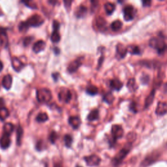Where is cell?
Here are the masks:
<instances>
[{"label":"cell","mask_w":167,"mask_h":167,"mask_svg":"<svg viewBox=\"0 0 167 167\" xmlns=\"http://www.w3.org/2000/svg\"><path fill=\"white\" fill-rule=\"evenodd\" d=\"M115 9H116V6L114 4L112 3L107 2L104 4L105 11H106V13H107V14L109 15L112 14L113 13V12L114 11Z\"/></svg>","instance_id":"24"},{"label":"cell","mask_w":167,"mask_h":167,"mask_svg":"<svg viewBox=\"0 0 167 167\" xmlns=\"http://www.w3.org/2000/svg\"><path fill=\"white\" fill-rule=\"evenodd\" d=\"M52 93L48 89L43 88L37 91V99L39 103H47L52 99Z\"/></svg>","instance_id":"3"},{"label":"cell","mask_w":167,"mask_h":167,"mask_svg":"<svg viewBox=\"0 0 167 167\" xmlns=\"http://www.w3.org/2000/svg\"><path fill=\"white\" fill-rule=\"evenodd\" d=\"M72 97V94L71 91L67 88H63L60 91L58 94V98L60 101L63 103H69Z\"/></svg>","instance_id":"6"},{"label":"cell","mask_w":167,"mask_h":167,"mask_svg":"<svg viewBox=\"0 0 167 167\" xmlns=\"http://www.w3.org/2000/svg\"><path fill=\"white\" fill-rule=\"evenodd\" d=\"M46 47V43L43 40H39L37 41L33 47V50L35 53H39L44 50Z\"/></svg>","instance_id":"18"},{"label":"cell","mask_w":167,"mask_h":167,"mask_svg":"<svg viewBox=\"0 0 167 167\" xmlns=\"http://www.w3.org/2000/svg\"><path fill=\"white\" fill-rule=\"evenodd\" d=\"M135 11L134 7L131 5H127L124 8V15L125 21H130L134 19Z\"/></svg>","instance_id":"8"},{"label":"cell","mask_w":167,"mask_h":167,"mask_svg":"<svg viewBox=\"0 0 167 167\" xmlns=\"http://www.w3.org/2000/svg\"><path fill=\"white\" fill-rule=\"evenodd\" d=\"M63 140L65 146L68 148H70L72 146V144L73 142V139L72 137V136L70 134H65Z\"/></svg>","instance_id":"33"},{"label":"cell","mask_w":167,"mask_h":167,"mask_svg":"<svg viewBox=\"0 0 167 167\" xmlns=\"http://www.w3.org/2000/svg\"><path fill=\"white\" fill-rule=\"evenodd\" d=\"M87 13V8L85 6H83V5H80L78 8L77 9V10L76 11V16H77L78 18H81V17H84L86 15Z\"/></svg>","instance_id":"25"},{"label":"cell","mask_w":167,"mask_h":167,"mask_svg":"<svg viewBox=\"0 0 167 167\" xmlns=\"http://www.w3.org/2000/svg\"><path fill=\"white\" fill-rule=\"evenodd\" d=\"M96 25L97 28L100 30V31H104L107 29V22L105 20L101 17H99L96 20Z\"/></svg>","instance_id":"20"},{"label":"cell","mask_w":167,"mask_h":167,"mask_svg":"<svg viewBox=\"0 0 167 167\" xmlns=\"http://www.w3.org/2000/svg\"><path fill=\"white\" fill-rule=\"evenodd\" d=\"M69 124L74 129H77L81 125L80 118L78 116H71L69 118Z\"/></svg>","instance_id":"17"},{"label":"cell","mask_w":167,"mask_h":167,"mask_svg":"<svg viewBox=\"0 0 167 167\" xmlns=\"http://www.w3.org/2000/svg\"><path fill=\"white\" fill-rule=\"evenodd\" d=\"M136 135L135 133H129L127 135V140H128L129 142L131 143L132 142H133L136 139Z\"/></svg>","instance_id":"39"},{"label":"cell","mask_w":167,"mask_h":167,"mask_svg":"<svg viewBox=\"0 0 167 167\" xmlns=\"http://www.w3.org/2000/svg\"><path fill=\"white\" fill-rule=\"evenodd\" d=\"M122 22L119 20L114 21L111 24V28L114 32H118L122 28Z\"/></svg>","instance_id":"29"},{"label":"cell","mask_w":167,"mask_h":167,"mask_svg":"<svg viewBox=\"0 0 167 167\" xmlns=\"http://www.w3.org/2000/svg\"><path fill=\"white\" fill-rule=\"evenodd\" d=\"M12 83H13V78L11 77V75L10 74L5 75L2 80L3 87L5 89L9 90L11 89L12 86Z\"/></svg>","instance_id":"15"},{"label":"cell","mask_w":167,"mask_h":167,"mask_svg":"<svg viewBox=\"0 0 167 167\" xmlns=\"http://www.w3.org/2000/svg\"><path fill=\"white\" fill-rule=\"evenodd\" d=\"M142 5L144 7H149L151 5V1H147V0H145V1H142Z\"/></svg>","instance_id":"42"},{"label":"cell","mask_w":167,"mask_h":167,"mask_svg":"<svg viewBox=\"0 0 167 167\" xmlns=\"http://www.w3.org/2000/svg\"><path fill=\"white\" fill-rule=\"evenodd\" d=\"M60 35L58 33V29H54V31H53L52 35H51V37H50V39L53 43H58L60 41Z\"/></svg>","instance_id":"35"},{"label":"cell","mask_w":167,"mask_h":167,"mask_svg":"<svg viewBox=\"0 0 167 167\" xmlns=\"http://www.w3.org/2000/svg\"><path fill=\"white\" fill-rule=\"evenodd\" d=\"M3 65L2 63V62L0 61V72H1L3 69Z\"/></svg>","instance_id":"45"},{"label":"cell","mask_w":167,"mask_h":167,"mask_svg":"<svg viewBox=\"0 0 167 167\" xmlns=\"http://www.w3.org/2000/svg\"><path fill=\"white\" fill-rule=\"evenodd\" d=\"M149 45L151 47L157 50L159 54L163 53L167 48V44L164 40V38L162 37H154L151 39L149 42Z\"/></svg>","instance_id":"1"},{"label":"cell","mask_w":167,"mask_h":167,"mask_svg":"<svg viewBox=\"0 0 167 167\" xmlns=\"http://www.w3.org/2000/svg\"><path fill=\"white\" fill-rule=\"evenodd\" d=\"M33 38L32 37H26L24 40V45L25 47H27L33 41Z\"/></svg>","instance_id":"40"},{"label":"cell","mask_w":167,"mask_h":167,"mask_svg":"<svg viewBox=\"0 0 167 167\" xmlns=\"http://www.w3.org/2000/svg\"><path fill=\"white\" fill-rule=\"evenodd\" d=\"M110 86L112 89L116 91L120 90L123 87V83L117 78L112 79L110 82Z\"/></svg>","instance_id":"19"},{"label":"cell","mask_w":167,"mask_h":167,"mask_svg":"<svg viewBox=\"0 0 167 167\" xmlns=\"http://www.w3.org/2000/svg\"><path fill=\"white\" fill-rule=\"evenodd\" d=\"M54 167H63V166L60 163H57L54 164Z\"/></svg>","instance_id":"44"},{"label":"cell","mask_w":167,"mask_h":167,"mask_svg":"<svg viewBox=\"0 0 167 167\" xmlns=\"http://www.w3.org/2000/svg\"><path fill=\"white\" fill-rule=\"evenodd\" d=\"M111 133L112 136V143H114L119 139H121L124 135V129L122 127L119 125H113L112 127Z\"/></svg>","instance_id":"5"},{"label":"cell","mask_w":167,"mask_h":167,"mask_svg":"<svg viewBox=\"0 0 167 167\" xmlns=\"http://www.w3.org/2000/svg\"><path fill=\"white\" fill-rule=\"evenodd\" d=\"M9 116V112L5 107H0V120L4 121Z\"/></svg>","instance_id":"27"},{"label":"cell","mask_w":167,"mask_h":167,"mask_svg":"<svg viewBox=\"0 0 167 167\" xmlns=\"http://www.w3.org/2000/svg\"><path fill=\"white\" fill-rule=\"evenodd\" d=\"M0 162H1V158H0Z\"/></svg>","instance_id":"48"},{"label":"cell","mask_w":167,"mask_h":167,"mask_svg":"<svg viewBox=\"0 0 167 167\" xmlns=\"http://www.w3.org/2000/svg\"><path fill=\"white\" fill-rule=\"evenodd\" d=\"M12 66L15 71L19 72L22 69V68L25 66V65L20 59L17 57H14L12 59Z\"/></svg>","instance_id":"12"},{"label":"cell","mask_w":167,"mask_h":167,"mask_svg":"<svg viewBox=\"0 0 167 167\" xmlns=\"http://www.w3.org/2000/svg\"><path fill=\"white\" fill-rule=\"evenodd\" d=\"M14 125L11 123H7L3 127V134L10 136L14 131Z\"/></svg>","instance_id":"26"},{"label":"cell","mask_w":167,"mask_h":167,"mask_svg":"<svg viewBox=\"0 0 167 167\" xmlns=\"http://www.w3.org/2000/svg\"><path fill=\"white\" fill-rule=\"evenodd\" d=\"M99 92L97 87L94 85H89L86 88V93L90 95H95Z\"/></svg>","instance_id":"32"},{"label":"cell","mask_w":167,"mask_h":167,"mask_svg":"<svg viewBox=\"0 0 167 167\" xmlns=\"http://www.w3.org/2000/svg\"><path fill=\"white\" fill-rule=\"evenodd\" d=\"M3 105H4V100H3V99L0 98V107H3Z\"/></svg>","instance_id":"43"},{"label":"cell","mask_w":167,"mask_h":167,"mask_svg":"<svg viewBox=\"0 0 167 167\" xmlns=\"http://www.w3.org/2000/svg\"><path fill=\"white\" fill-rule=\"evenodd\" d=\"M23 129L20 126H18L17 128V143L18 146L21 145V142H22V136H23Z\"/></svg>","instance_id":"30"},{"label":"cell","mask_w":167,"mask_h":167,"mask_svg":"<svg viewBox=\"0 0 167 167\" xmlns=\"http://www.w3.org/2000/svg\"><path fill=\"white\" fill-rule=\"evenodd\" d=\"M159 157V154L157 153H152L149 154L148 156H147L143 162L142 163V165L144 167H146L152 163H154L155 161L157 160V159Z\"/></svg>","instance_id":"9"},{"label":"cell","mask_w":167,"mask_h":167,"mask_svg":"<svg viewBox=\"0 0 167 167\" xmlns=\"http://www.w3.org/2000/svg\"><path fill=\"white\" fill-rule=\"evenodd\" d=\"M27 7H29L31 9H37V4L33 1H27V2H22Z\"/></svg>","instance_id":"38"},{"label":"cell","mask_w":167,"mask_h":167,"mask_svg":"<svg viewBox=\"0 0 167 167\" xmlns=\"http://www.w3.org/2000/svg\"><path fill=\"white\" fill-rule=\"evenodd\" d=\"M8 44V37H7L6 29L0 28V45L6 47Z\"/></svg>","instance_id":"16"},{"label":"cell","mask_w":167,"mask_h":167,"mask_svg":"<svg viewBox=\"0 0 167 167\" xmlns=\"http://www.w3.org/2000/svg\"><path fill=\"white\" fill-rule=\"evenodd\" d=\"M82 65V62L80 59H75L69 63L67 67V71L70 73H73L78 70L80 66Z\"/></svg>","instance_id":"10"},{"label":"cell","mask_w":167,"mask_h":167,"mask_svg":"<svg viewBox=\"0 0 167 167\" xmlns=\"http://www.w3.org/2000/svg\"><path fill=\"white\" fill-rule=\"evenodd\" d=\"M167 112V104L164 102H159L157 106L155 113L159 116L165 114Z\"/></svg>","instance_id":"13"},{"label":"cell","mask_w":167,"mask_h":167,"mask_svg":"<svg viewBox=\"0 0 167 167\" xmlns=\"http://www.w3.org/2000/svg\"><path fill=\"white\" fill-rule=\"evenodd\" d=\"M136 103L134 102H132L130 104V109L131 111H133V112L136 113V112H137V110H136Z\"/></svg>","instance_id":"41"},{"label":"cell","mask_w":167,"mask_h":167,"mask_svg":"<svg viewBox=\"0 0 167 167\" xmlns=\"http://www.w3.org/2000/svg\"><path fill=\"white\" fill-rule=\"evenodd\" d=\"M131 146L132 144L130 142H128L126 144V145L121 149L118 154L114 157L112 159V164L114 166H118L122 161L124 160V159L127 155V154L129 152L131 149Z\"/></svg>","instance_id":"2"},{"label":"cell","mask_w":167,"mask_h":167,"mask_svg":"<svg viewBox=\"0 0 167 167\" xmlns=\"http://www.w3.org/2000/svg\"><path fill=\"white\" fill-rule=\"evenodd\" d=\"M25 22L26 25L29 28V27H38L44 23V19L39 14L32 15Z\"/></svg>","instance_id":"4"},{"label":"cell","mask_w":167,"mask_h":167,"mask_svg":"<svg viewBox=\"0 0 167 167\" xmlns=\"http://www.w3.org/2000/svg\"><path fill=\"white\" fill-rule=\"evenodd\" d=\"M127 87L129 89V90L131 92H135V91L138 88V86L137 84H136V82L134 78L129 79V80L127 82Z\"/></svg>","instance_id":"23"},{"label":"cell","mask_w":167,"mask_h":167,"mask_svg":"<svg viewBox=\"0 0 167 167\" xmlns=\"http://www.w3.org/2000/svg\"><path fill=\"white\" fill-rule=\"evenodd\" d=\"M116 52H117V56L120 59H122L125 58L128 52H127V48L124 44L119 43L116 46Z\"/></svg>","instance_id":"14"},{"label":"cell","mask_w":167,"mask_h":167,"mask_svg":"<svg viewBox=\"0 0 167 167\" xmlns=\"http://www.w3.org/2000/svg\"><path fill=\"white\" fill-rule=\"evenodd\" d=\"M99 118V110L97 109H95L90 112V113L89 114L87 117V119L89 121H93L98 119Z\"/></svg>","instance_id":"22"},{"label":"cell","mask_w":167,"mask_h":167,"mask_svg":"<svg viewBox=\"0 0 167 167\" xmlns=\"http://www.w3.org/2000/svg\"><path fill=\"white\" fill-rule=\"evenodd\" d=\"M75 167H82V166H79V165H77Z\"/></svg>","instance_id":"47"},{"label":"cell","mask_w":167,"mask_h":167,"mask_svg":"<svg viewBox=\"0 0 167 167\" xmlns=\"http://www.w3.org/2000/svg\"><path fill=\"white\" fill-rule=\"evenodd\" d=\"M114 100V97L111 92H108L103 96V101L107 103L110 104Z\"/></svg>","instance_id":"34"},{"label":"cell","mask_w":167,"mask_h":167,"mask_svg":"<svg viewBox=\"0 0 167 167\" xmlns=\"http://www.w3.org/2000/svg\"><path fill=\"white\" fill-rule=\"evenodd\" d=\"M48 119V116L47 115V114L45 113V112L39 113V114L37 115V116L36 117L37 121V122H39V123L45 122V121H47Z\"/></svg>","instance_id":"28"},{"label":"cell","mask_w":167,"mask_h":167,"mask_svg":"<svg viewBox=\"0 0 167 167\" xmlns=\"http://www.w3.org/2000/svg\"><path fill=\"white\" fill-rule=\"evenodd\" d=\"M58 138V135L57 133L55 131H52L49 135V140L52 144L56 143Z\"/></svg>","instance_id":"36"},{"label":"cell","mask_w":167,"mask_h":167,"mask_svg":"<svg viewBox=\"0 0 167 167\" xmlns=\"http://www.w3.org/2000/svg\"><path fill=\"white\" fill-rule=\"evenodd\" d=\"M127 52H129L131 54H140V50L137 46H134V45H131V46H129L127 48Z\"/></svg>","instance_id":"31"},{"label":"cell","mask_w":167,"mask_h":167,"mask_svg":"<svg viewBox=\"0 0 167 167\" xmlns=\"http://www.w3.org/2000/svg\"><path fill=\"white\" fill-rule=\"evenodd\" d=\"M11 143V140L10 139V136L3 134L0 139V147L3 149H6L8 148Z\"/></svg>","instance_id":"11"},{"label":"cell","mask_w":167,"mask_h":167,"mask_svg":"<svg viewBox=\"0 0 167 167\" xmlns=\"http://www.w3.org/2000/svg\"><path fill=\"white\" fill-rule=\"evenodd\" d=\"M155 89H153L149 94V95L146 97L145 101V108H148L151 104V103H153L155 97Z\"/></svg>","instance_id":"21"},{"label":"cell","mask_w":167,"mask_h":167,"mask_svg":"<svg viewBox=\"0 0 167 167\" xmlns=\"http://www.w3.org/2000/svg\"><path fill=\"white\" fill-rule=\"evenodd\" d=\"M45 143L43 141V140H39L38 141L37 143L36 144V146H35V148L37 151H42L45 149L46 147H45Z\"/></svg>","instance_id":"37"},{"label":"cell","mask_w":167,"mask_h":167,"mask_svg":"<svg viewBox=\"0 0 167 167\" xmlns=\"http://www.w3.org/2000/svg\"><path fill=\"white\" fill-rule=\"evenodd\" d=\"M2 14H3V13H2V11L1 8H0V16H1V15H2Z\"/></svg>","instance_id":"46"},{"label":"cell","mask_w":167,"mask_h":167,"mask_svg":"<svg viewBox=\"0 0 167 167\" xmlns=\"http://www.w3.org/2000/svg\"><path fill=\"white\" fill-rule=\"evenodd\" d=\"M86 164L88 166H96L100 164L101 159L97 155H91L84 157Z\"/></svg>","instance_id":"7"}]
</instances>
